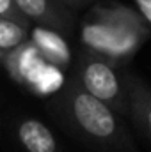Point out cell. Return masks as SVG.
<instances>
[{
    "label": "cell",
    "mask_w": 151,
    "mask_h": 152,
    "mask_svg": "<svg viewBox=\"0 0 151 152\" xmlns=\"http://www.w3.org/2000/svg\"><path fill=\"white\" fill-rule=\"evenodd\" d=\"M68 7H71V9H78V7H84V5H91V4H94L96 0H62Z\"/></svg>",
    "instance_id": "obj_10"
},
{
    "label": "cell",
    "mask_w": 151,
    "mask_h": 152,
    "mask_svg": "<svg viewBox=\"0 0 151 152\" xmlns=\"http://www.w3.org/2000/svg\"><path fill=\"white\" fill-rule=\"evenodd\" d=\"M123 78L128 94V117L151 142V85L135 73H124Z\"/></svg>",
    "instance_id": "obj_5"
},
{
    "label": "cell",
    "mask_w": 151,
    "mask_h": 152,
    "mask_svg": "<svg viewBox=\"0 0 151 152\" xmlns=\"http://www.w3.org/2000/svg\"><path fill=\"white\" fill-rule=\"evenodd\" d=\"M73 76L89 94L107 103L121 117H128V94L119 64L94 50L84 48L76 57Z\"/></svg>",
    "instance_id": "obj_3"
},
{
    "label": "cell",
    "mask_w": 151,
    "mask_h": 152,
    "mask_svg": "<svg viewBox=\"0 0 151 152\" xmlns=\"http://www.w3.org/2000/svg\"><path fill=\"white\" fill-rule=\"evenodd\" d=\"M151 27L135 7L94 4L84 18V48L109 57L115 64L128 62L150 39Z\"/></svg>",
    "instance_id": "obj_2"
},
{
    "label": "cell",
    "mask_w": 151,
    "mask_h": 152,
    "mask_svg": "<svg viewBox=\"0 0 151 152\" xmlns=\"http://www.w3.org/2000/svg\"><path fill=\"white\" fill-rule=\"evenodd\" d=\"M50 112L84 145L98 152H139L123 117L89 94L75 76L53 96Z\"/></svg>",
    "instance_id": "obj_1"
},
{
    "label": "cell",
    "mask_w": 151,
    "mask_h": 152,
    "mask_svg": "<svg viewBox=\"0 0 151 152\" xmlns=\"http://www.w3.org/2000/svg\"><path fill=\"white\" fill-rule=\"evenodd\" d=\"M133 4L151 27V0H133Z\"/></svg>",
    "instance_id": "obj_9"
},
{
    "label": "cell",
    "mask_w": 151,
    "mask_h": 152,
    "mask_svg": "<svg viewBox=\"0 0 151 152\" xmlns=\"http://www.w3.org/2000/svg\"><path fill=\"white\" fill-rule=\"evenodd\" d=\"M30 25L0 16V57L14 51L29 41Z\"/></svg>",
    "instance_id": "obj_7"
},
{
    "label": "cell",
    "mask_w": 151,
    "mask_h": 152,
    "mask_svg": "<svg viewBox=\"0 0 151 152\" xmlns=\"http://www.w3.org/2000/svg\"><path fill=\"white\" fill-rule=\"evenodd\" d=\"M20 12L30 21L61 36H71L75 30L73 9L62 0H14Z\"/></svg>",
    "instance_id": "obj_4"
},
{
    "label": "cell",
    "mask_w": 151,
    "mask_h": 152,
    "mask_svg": "<svg viewBox=\"0 0 151 152\" xmlns=\"http://www.w3.org/2000/svg\"><path fill=\"white\" fill-rule=\"evenodd\" d=\"M0 16H5V18H11V20H16V21H21V23H29L32 25L21 12L20 9L16 7L14 0H0Z\"/></svg>",
    "instance_id": "obj_8"
},
{
    "label": "cell",
    "mask_w": 151,
    "mask_h": 152,
    "mask_svg": "<svg viewBox=\"0 0 151 152\" xmlns=\"http://www.w3.org/2000/svg\"><path fill=\"white\" fill-rule=\"evenodd\" d=\"M14 138L25 152H59V142L53 131L36 117H23L16 122Z\"/></svg>",
    "instance_id": "obj_6"
}]
</instances>
